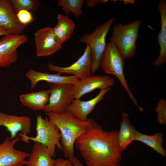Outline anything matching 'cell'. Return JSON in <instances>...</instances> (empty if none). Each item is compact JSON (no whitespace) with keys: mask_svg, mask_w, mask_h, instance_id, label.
Here are the masks:
<instances>
[{"mask_svg":"<svg viewBox=\"0 0 166 166\" xmlns=\"http://www.w3.org/2000/svg\"><path fill=\"white\" fill-rule=\"evenodd\" d=\"M118 131H105L96 122L76 140L74 145L88 166H121L122 152Z\"/></svg>","mask_w":166,"mask_h":166,"instance_id":"obj_1","label":"cell"},{"mask_svg":"<svg viewBox=\"0 0 166 166\" xmlns=\"http://www.w3.org/2000/svg\"><path fill=\"white\" fill-rule=\"evenodd\" d=\"M45 114L60 131V142L64 157L69 159L74 156L76 140L92 127L95 121L91 118L85 121H80L67 111L62 114L48 112Z\"/></svg>","mask_w":166,"mask_h":166,"instance_id":"obj_2","label":"cell"},{"mask_svg":"<svg viewBox=\"0 0 166 166\" xmlns=\"http://www.w3.org/2000/svg\"><path fill=\"white\" fill-rule=\"evenodd\" d=\"M141 24L140 20L127 23L113 24L110 42L113 43L125 60L134 56L136 49V42Z\"/></svg>","mask_w":166,"mask_h":166,"instance_id":"obj_3","label":"cell"},{"mask_svg":"<svg viewBox=\"0 0 166 166\" xmlns=\"http://www.w3.org/2000/svg\"><path fill=\"white\" fill-rule=\"evenodd\" d=\"M36 136L30 137L19 133L18 135L21 138L20 140L27 143H30L29 140L41 143L47 147L51 156L54 157L56 147L62 149L60 142L61 135L60 131L47 117L43 118L39 115L36 116Z\"/></svg>","mask_w":166,"mask_h":166,"instance_id":"obj_4","label":"cell"},{"mask_svg":"<svg viewBox=\"0 0 166 166\" xmlns=\"http://www.w3.org/2000/svg\"><path fill=\"white\" fill-rule=\"evenodd\" d=\"M124 60L115 45L110 42L106 45L100 67L105 73L114 76L119 79L133 103L142 112L143 109L138 104L137 101L131 92L124 77L123 70Z\"/></svg>","mask_w":166,"mask_h":166,"instance_id":"obj_5","label":"cell"},{"mask_svg":"<svg viewBox=\"0 0 166 166\" xmlns=\"http://www.w3.org/2000/svg\"><path fill=\"white\" fill-rule=\"evenodd\" d=\"M115 20L112 18L101 25L97 26L90 34L82 36L80 41L88 45L92 57V72L94 74L100 67L101 62L106 45V39L110 27Z\"/></svg>","mask_w":166,"mask_h":166,"instance_id":"obj_6","label":"cell"},{"mask_svg":"<svg viewBox=\"0 0 166 166\" xmlns=\"http://www.w3.org/2000/svg\"><path fill=\"white\" fill-rule=\"evenodd\" d=\"M45 113L62 114L67 110L74 98V85L69 83L52 84Z\"/></svg>","mask_w":166,"mask_h":166,"instance_id":"obj_7","label":"cell"},{"mask_svg":"<svg viewBox=\"0 0 166 166\" xmlns=\"http://www.w3.org/2000/svg\"><path fill=\"white\" fill-rule=\"evenodd\" d=\"M92 57L90 48L86 45L82 55L75 62L67 67H61L49 63L48 68L50 71L69 74L77 77L79 80L93 75L92 72Z\"/></svg>","mask_w":166,"mask_h":166,"instance_id":"obj_8","label":"cell"},{"mask_svg":"<svg viewBox=\"0 0 166 166\" xmlns=\"http://www.w3.org/2000/svg\"><path fill=\"white\" fill-rule=\"evenodd\" d=\"M28 37L25 34H10L0 39V67L7 68L18 59L17 49L26 42Z\"/></svg>","mask_w":166,"mask_h":166,"instance_id":"obj_9","label":"cell"},{"mask_svg":"<svg viewBox=\"0 0 166 166\" xmlns=\"http://www.w3.org/2000/svg\"><path fill=\"white\" fill-rule=\"evenodd\" d=\"M20 140L18 136L14 139L7 136L0 144V166H24L30 153L16 149L15 144Z\"/></svg>","mask_w":166,"mask_h":166,"instance_id":"obj_10","label":"cell"},{"mask_svg":"<svg viewBox=\"0 0 166 166\" xmlns=\"http://www.w3.org/2000/svg\"><path fill=\"white\" fill-rule=\"evenodd\" d=\"M36 54L38 57L50 56L59 50L62 47L55 35L53 28H41L34 33Z\"/></svg>","mask_w":166,"mask_h":166,"instance_id":"obj_11","label":"cell"},{"mask_svg":"<svg viewBox=\"0 0 166 166\" xmlns=\"http://www.w3.org/2000/svg\"><path fill=\"white\" fill-rule=\"evenodd\" d=\"M113 78L108 76L93 75L79 80L74 85V99H80L83 95L95 89H103L115 84Z\"/></svg>","mask_w":166,"mask_h":166,"instance_id":"obj_12","label":"cell"},{"mask_svg":"<svg viewBox=\"0 0 166 166\" xmlns=\"http://www.w3.org/2000/svg\"><path fill=\"white\" fill-rule=\"evenodd\" d=\"M31 125L32 120L30 117L9 114L0 111V126L6 128L12 139L16 138L19 133L28 135L30 132Z\"/></svg>","mask_w":166,"mask_h":166,"instance_id":"obj_13","label":"cell"},{"mask_svg":"<svg viewBox=\"0 0 166 166\" xmlns=\"http://www.w3.org/2000/svg\"><path fill=\"white\" fill-rule=\"evenodd\" d=\"M0 27L21 34L25 27L18 21L10 0H0Z\"/></svg>","mask_w":166,"mask_h":166,"instance_id":"obj_14","label":"cell"},{"mask_svg":"<svg viewBox=\"0 0 166 166\" xmlns=\"http://www.w3.org/2000/svg\"><path fill=\"white\" fill-rule=\"evenodd\" d=\"M111 89V87L101 89L96 96L87 101L74 99L67 111L79 120L85 121L88 119V116L92 112L96 105L103 99L105 94Z\"/></svg>","mask_w":166,"mask_h":166,"instance_id":"obj_15","label":"cell"},{"mask_svg":"<svg viewBox=\"0 0 166 166\" xmlns=\"http://www.w3.org/2000/svg\"><path fill=\"white\" fill-rule=\"evenodd\" d=\"M25 76L30 81L31 89H34L40 81H45L54 85L69 83L75 85L79 81L78 77L73 76H62L59 73L51 74L38 72L32 69H29Z\"/></svg>","mask_w":166,"mask_h":166,"instance_id":"obj_16","label":"cell"},{"mask_svg":"<svg viewBox=\"0 0 166 166\" xmlns=\"http://www.w3.org/2000/svg\"><path fill=\"white\" fill-rule=\"evenodd\" d=\"M56 161V160L52 158L45 146L37 142H34L25 165L53 166Z\"/></svg>","mask_w":166,"mask_h":166,"instance_id":"obj_17","label":"cell"},{"mask_svg":"<svg viewBox=\"0 0 166 166\" xmlns=\"http://www.w3.org/2000/svg\"><path fill=\"white\" fill-rule=\"evenodd\" d=\"M158 8L160 16L161 24L160 31L159 33L157 41L160 47L158 56L155 60L153 65L160 67L166 61V1L160 0L158 4Z\"/></svg>","mask_w":166,"mask_h":166,"instance_id":"obj_18","label":"cell"},{"mask_svg":"<svg viewBox=\"0 0 166 166\" xmlns=\"http://www.w3.org/2000/svg\"><path fill=\"white\" fill-rule=\"evenodd\" d=\"M50 90H42L20 96L19 99L24 106L34 111H44L49 101Z\"/></svg>","mask_w":166,"mask_h":166,"instance_id":"obj_19","label":"cell"},{"mask_svg":"<svg viewBox=\"0 0 166 166\" xmlns=\"http://www.w3.org/2000/svg\"><path fill=\"white\" fill-rule=\"evenodd\" d=\"M120 129L118 131L117 141L122 152L133 141L135 140L137 132L134 126L130 122L128 113L122 112Z\"/></svg>","mask_w":166,"mask_h":166,"instance_id":"obj_20","label":"cell"},{"mask_svg":"<svg viewBox=\"0 0 166 166\" xmlns=\"http://www.w3.org/2000/svg\"><path fill=\"white\" fill-rule=\"evenodd\" d=\"M57 22L53 28V32L59 41L61 43L69 39L72 36L75 28L73 21L66 15L59 14Z\"/></svg>","mask_w":166,"mask_h":166,"instance_id":"obj_21","label":"cell"},{"mask_svg":"<svg viewBox=\"0 0 166 166\" xmlns=\"http://www.w3.org/2000/svg\"><path fill=\"white\" fill-rule=\"evenodd\" d=\"M135 140L141 142L150 147L164 157H166V152L163 147L164 141L162 132L152 135H147L137 132Z\"/></svg>","mask_w":166,"mask_h":166,"instance_id":"obj_22","label":"cell"},{"mask_svg":"<svg viewBox=\"0 0 166 166\" xmlns=\"http://www.w3.org/2000/svg\"><path fill=\"white\" fill-rule=\"evenodd\" d=\"M84 2L83 0H59L57 4L61 7L66 15H69L72 12L76 16L78 17L82 14Z\"/></svg>","mask_w":166,"mask_h":166,"instance_id":"obj_23","label":"cell"},{"mask_svg":"<svg viewBox=\"0 0 166 166\" xmlns=\"http://www.w3.org/2000/svg\"><path fill=\"white\" fill-rule=\"evenodd\" d=\"M15 13L22 10L36 11L40 5L38 0H10Z\"/></svg>","mask_w":166,"mask_h":166,"instance_id":"obj_24","label":"cell"},{"mask_svg":"<svg viewBox=\"0 0 166 166\" xmlns=\"http://www.w3.org/2000/svg\"><path fill=\"white\" fill-rule=\"evenodd\" d=\"M157 113V120L160 124H166V100L160 98L155 108Z\"/></svg>","mask_w":166,"mask_h":166,"instance_id":"obj_25","label":"cell"},{"mask_svg":"<svg viewBox=\"0 0 166 166\" xmlns=\"http://www.w3.org/2000/svg\"><path fill=\"white\" fill-rule=\"evenodd\" d=\"M16 15L19 22L25 27L34 21L32 14L28 10H21L16 13Z\"/></svg>","mask_w":166,"mask_h":166,"instance_id":"obj_26","label":"cell"},{"mask_svg":"<svg viewBox=\"0 0 166 166\" xmlns=\"http://www.w3.org/2000/svg\"><path fill=\"white\" fill-rule=\"evenodd\" d=\"M53 166H73L69 159L59 158L56 160V161Z\"/></svg>","mask_w":166,"mask_h":166,"instance_id":"obj_27","label":"cell"},{"mask_svg":"<svg viewBox=\"0 0 166 166\" xmlns=\"http://www.w3.org/2000/svg\"><path fill=\"white\" fill-rule=\"evenodd\" d=\"M108 1V0H86L85 2L89 8L93 7L98 4H102Z\"/></svg>","mask_w":166,"mask_h":166,"instance_id":"obj_28","label":"cell"},{"mask_svg":"<svg viewBox=\"0 0 166 166\" xmlns=\"http://www.w3.org/2000/svg\"><path fill=\"white\" fill-rule=\"evenodd\" d=\"M69 159L73 166H85L75 156Z\"/></svg>","mask_w":166,"mask_h":166,"instance_id":"obj_29","label":"cell"},{"mask_svg":"<svg viewBox=\"0 0 166 166\" xmlns=\"http://www.w3.org/2000/svg\"><path fill=\"white\" fill-rule=\"evenodd\" d=\"M10 34H13L8 30L0 27V36H5Z\"/></svg>","mask_w":166,"mask_h":166,"instance_id":"obj_30","label":"cell"},{"mask_svg":"<svg viewBox=\"0 0 166 166\" xmlns=\"http://www.w3.org/2000/svg\"><path fill=\"white\" fill-rule=\"evenodd\" d=\"M120 1L124 3L125 4H131L132 5L134 4L135 2L134 0H120Z\"/></svg>","mask_w":166,"mask_h":166,"instance_id":"obj_31","label":"cell"},{"mask_svg":"<svg viewBox=\"0 0 166 166\" xmlns=\"http://www.w3.org/2000/svg\"><path fill=\"white\" fill-rule=\"evenodd\" d=\"M0 77H1V74H0Z\"/></svg>","mask_w":166,"mask_h":166,"instance_id":"obj_32","label":"cell"}]
</instances>
